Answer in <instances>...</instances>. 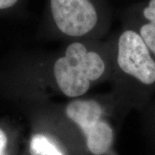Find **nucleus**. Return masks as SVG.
<instances>
[{
	"label": "nucleus",
	"instance_id": "1",
	"mask_svg": "<svg viewBox=\"0 0 155 155\" xmlns=\"http://www.w3.org/2000/svg\"><path fill=\"white\" fill-rule=\"evenodd\" d=\"M47 10L52 29L75 40L104 32L110 21L107 0H47Z\"/></svg>",
	"mask_w": 155,
	"mask_h": 155
},
{
	"label": "nucleus",
	"instance_id": "2",
	"mask_svg": "<svg viewBox=\"0 0 155 155\" xmlns=\"http://www.w3.org/2000/svg\"><path fill=\"white\" fill-rule=\"evenodd\" d=\"M105 63L100 54L79 40L67 45L63 56L54 65V77L61 92L76 99L85 94L91 84L105 72Z\"/></svg>",
	"mask_w": 155,
	"mask_h": 155
},
{
	"label": "nucleus",
	"instance_id": "3",
	"mask_svg": "<svg viewBox=\"0 0 155 155\" xmlns=\"http://www.w3.org/2000/svg\"><path fill=\"white\" fill-rule=\"evenodd\" d=\"M117 65L134 83L140 105L149 102L155 91V58L140 35L125 24L117 41Z\"/></svg>",
	"mask_w": 155,
	"mask_h": 155
},
{
	"label": "nucleus",
	"instance_id": "4",
	"mask_svg": "<svg viewBox=\"0 0 155 155\" xmlns=\"http://www.w3.org/2000/svg\"><path fill=\"white\" fill-rule=\"evenodd\" d=\"M66 115L82 130L87 148L92 154L104 155L110 150L114 131L103 119L104 109L98 102L76 98L67 104Z\"/></svg>",
	"mask_w": 155,
	"mask_h": 155
},
{
	"label": "nucleus",
	"instance_id": "5",
	"mask_svg": "<svg viewBox=\"0 0 155 155\" xmlns=\"http://www.w3.org/2000/svg\"><path fill=\"white\" fill-rule=\"evenodd\" d=\"M125 24L137 31L155 58V0H145L131 6Z\"/></svg>",
	"mask_w": 155,
	"mask_h": 155
},
{
	"label": "nucleus",
	"instance_id": "6",
	"mask_svg": "<svg viewBox=\"0 0 155 155\" xmlns=\"http://www.w3.org/2000/svg\"><path fill=\"white\" fill-rule=\"evenodd\" d=\"M30 155H65L57 145L43 134H35L29 142Z\"/></svg>",
	"mask_w": 155,
	"mask_h": 155
},
{
	"label": "nucleus",
	"instance_id": "7",
	"mask_svg": "<svg viewBox=\"0 0 155 155\" xmlns=\"http://www.w3.org/2000/svg\"><path fill=\"white\" fill-rule=\"evenodd\" d=\"M7 144H8L7 135L5 133V131L0 128V155H7L6 154Z\"/></svg>",
	"mask_w": 155,
	"mask_h": 155
},
{
	"label": "nucleus",
	"instance_id": "8",
	"mask_svg": "<svg viewBox=\"0 0 155 155\" xmlns=\"http://www.w3.org/2000/svg\"><path fill=\"white\" fill-rule=\"evenodd\" d=\"M150 114H149V123L150 127H152V131L155 134V101L153 104V106L150 108Z\"/></svg>",
	"mask_w": 155,
	"mask_h": 155
},
{
	"label": "nucleus",
	"instance_id": "9",
	"mask_svg": "<svg viewBox=\"0 0 155 155\" xmlns=\"http://www.w3.org/2000/svg\"><path fill=\"white\" fill-rule=\"evenodd\" d=\"M18 0H0V10H6L16 5Z\"/></svg>",
	"mask_w": 155,
	"mask_h": 155
}]
</instances>
